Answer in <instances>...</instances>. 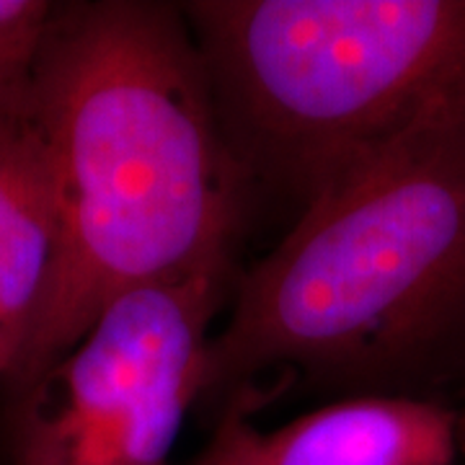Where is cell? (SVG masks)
I'll return each mask as SVG.
<instances>
[{"mask_svg": "<svg viewBox=\"0 0 465 465\" xmlns=\"http://www.w3.org/2000/svg\"><path fill=\"white\" fill-rule=\"evenodd\" d=\"M60 253L57 192L34 116L0 124V382L24 365Z\"/></svg>", "mask_w": 465, "mask_h": 465, "instance_id": "8992f818", "label": "cell"}, {"mask_svg": "<svg viewBox=\"0 0 465 465\" xmlns=\"http://www.w3.org/2000/svg\"><path fill=\"white\" fill-rule=\"evenodd\" d=\"M200 401L266 370L381 382L465 336V124L421 134L323 192L243 272Z\"/></svg>", "mask_w": 465, "mask_h": 465, "instance_id": "7a4b0ae2", "label": "cell"}, {"mask_svg": "<svg viewBox=\"0 0 465 465\" xmlns=\"http://www.w3.org/2000/svg\"><path fill=\"white\" fill-rule=\"evenodd\" d=\"M235 266L134 287L16 393L14 465H168Z\"/></svg>", "mask_w": 465, "mask_h": 465, "instance_id": "277c9868", "label": "cell"}, {"mask_svg": "<svg viewBox=\"0 0 465 465\" xmlns=\"http://www.w3.org/2000/svg\"><path fill=\"white\" fill-rule=\"evenodd\" d=\"M57 192V272L29 388L116 295L232 266L251 189L182 3H57L34 91Z\"/></svg>", "mask_w": 465, "mask_h": 465, "instance_id": "6da1fadb", "label": "cell"}, {"mask_svg": "<svg viewBox=\"0 0 465 465\" xmlns=\"http://www.w3.org/2000/svg\"><path fill=\"white\" fill-rule=\"evenodd\" d=\"M463 424L434 401L360 393L262 432L225 409L194 465H458Z\"/></svg>", "mask_w": 465, "mask_h": 465, "instance_id": "5b68a950", "label": "cell"}, {"mask_svg": "<svg viewBox=\"0 0 465 465\" xmlns=\"http://www.w3.org/2000/svg\"><path fill=\"white\" fill-rule=\"evenodd\" d=\"M57 3L0 0V124L29 119Z\"/></svg>", "mask_w": 465, "mask_h": 465, "instance_id": "52a82bcc", "label": "cell"}, {"mask_svg": "<svg viewBox=\"0 0 465 465\" xmlns=\"http://www.w3.org/2000/svg\"><path fill=\"white\" fill-rule=\"evenodd\" d=\"M249 189L308 207L385 153L465 124V0L182 3Z\"/></svg>", "mask_w": 465, "mask_h": 465, "instance_id": "3957f363", "label": "cell"}]
</instances>
